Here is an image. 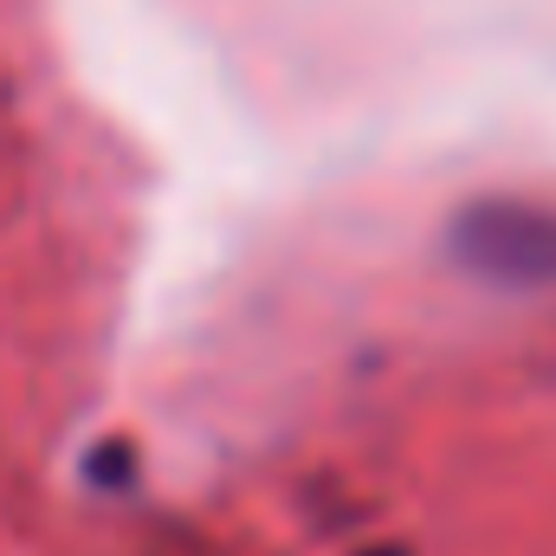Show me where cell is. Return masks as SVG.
<instances>
[{
  "label": "cell",
  "mask_w": 556,
  "mask_h": 556,
  "mask_svg": "<svg viewBox=\"0 0 556 556\" xmlns=\"http://www.w3.org/2000/svg\"><path fill=\"white\" fill-rule=\"evenodd\" d=\"M453 253L479 278L498 285H544L556 278V214L525 201H485L453 220Z\"/></svg>",
  "instance_id": "6da1fadb"
}]
</instances>
